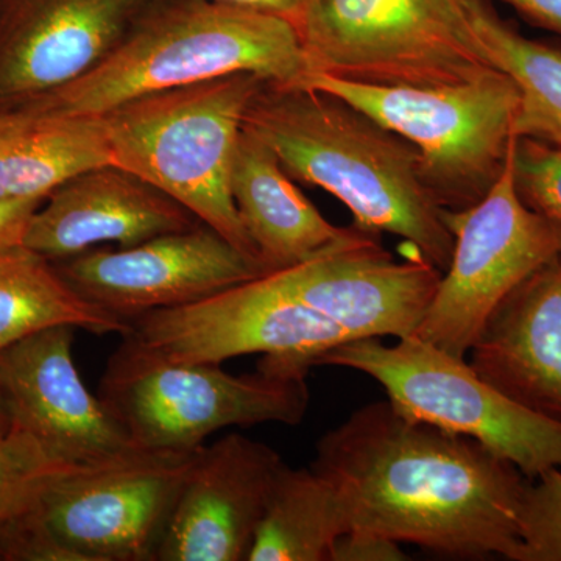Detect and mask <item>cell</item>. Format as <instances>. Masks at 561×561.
Wrapping results in <instances>:
<instances>
[{
	"label": "cell",
	"mask_w": 561,
	"mask_h": 561,
	"mask_svg": "<svg viewBox=\"0 0 561 561\" xmlns=\"http://www.w3.org/2000/svg\"><path fill=\"white\" fill-rule=\"evenodd\" d=\"M33 114L0 153V198H46L73 176L113 164L103 114Z\"/></svg>",
	"instance_id": "obj_20"
},
{
	"label": "cell",
	"mask_w": 561,
	"mask_h": 561,
	"mask_svg": "<svg viewBox=\"0 0 561 561\" xmlns=\"http://www.w3.org/2000/svg\"><path fill=\"white\" fill-rule=\"evenodd\" d=\"M262 84L256 76L234 73L139 95L103 114L113 165L164 192L254 261L232 201L231 172Z\"/></svg>",
	"instance_id": "obj_4"
},
{
	"label": "cell",
	"mask_w": 561,
	"mask_h": 561,
	"mask_svg": "<svg viewBox=\"0 0 561 561\" xmlns=\"http://www.w3.org/2000/svg\"><path fill=\"white\" fill-rule=\"evenodd\" d=\"M516 190L529 208L561 220V147L535 139H516Z\"/></svg>",
	"instance_id": "obj_26"
},
{
	"label": "cell",
	"mask_w": 561,
	"mask_h": 561,
	"mask_svg": "<svg viewBox=\"0 0 561 561\" xmlns=\"http://www.w3.org/2000/svg\"><path fill=\"white\" fill-rule=\"evenodd\" d=\"M378 236L357 241L264 278L280 294L337 324L351 341L415 334L443 275L416 253L394 261Z\"/></svg>",
	"instance_id": "obj_14"
},
{
	"label": "cell",
	"mask_w": 561,
	"mask_h": 561,
	"mask_svg": "<svg viewBox=\"0 0 561 561\" xmlns=\"http://www.w3.org/2000/svg\"><path fill=\"white\" fill-rule=\"evenodd\" d=\"M46 198H0V253L24 247L33 214Z\"/></svg>",
	"instance_id": "obj_29"
},
{
	"label": "cell",
	"mask_w": 561,
	"mask_h": 561,
	"mask_svg": "<svg viewBox=\"0 0 561 561\" xmlns=\"http://www.w3.org/2000/svg\"><path fill=\"white\" fill-rule=\"evenodd\" d=\"M231 195L264 275L316 260L365 234L324 219L245 124L232 164Z\"/></svg>",
	"instance_id": "obj_19"
},
{
	"label": "cell",
	"mask_w": 561,
	"mask_h": 561,
	"mask_svg": "<svg viewBox=\"0 0 561 561\" xmlns=\"http://www.w3.org/2000/svg\"><path fill=\"white\" fill-rule=\"evenodd\" d=\"M345 534L348 519L334 485L312 468L284 463L247 560L331 561Z\"/></svg>",
	"instance_id": "obj_22"
},
{
	"label": "cell",
	"mask_w": 561,
	"mask_h": 561,
	"mask_svg": "<svg viewBox=\"0 0 561 561\" xmlns=\"http://www.w3.org/2000/svg\"><path fill=\"white\" fill-rule=\"evenodd\" d=\"M58 272L81 297L127 321L264 276L260 262L203 224L138 245L84 251Z\"/></svg>",
	"instance_id": "obj_12"
},
{
	"label": "cell",
	"mask_w": 561,
	"mask_h": 561,
	"mask_svg": "<svg viewBox=\"0 0 561 561\" xmlns=\"http://www.w3.org/2000/svg\"><path fill=\"white\" fill-rule=\"evenodd\" d=\"M470 11L491 61L518 88L513 135L561 147V51L513 31L483 0Z\"/></svg>",
	"instance_id": "obj_23"
},
{
	"label": "cell",
	"mask_w": 561,
	"mask_h": 561,
	"mask_svg": "<svg viewBox=\"0 0 561 561\" xmlns=\"http://www.w3.org/2000/svg\"><path fill=\"white\" fill-rule=\"evenodd\" d=\"M519 561H561V470L529 481L519 513Z\"/></svg>",
	"instance_id": "obj_25"
},
{
	"label": "cell",
	"mask_w": 561,
	"mask_h": 561,
	"mask_svg": "<svg viewBox=\"0 0 561 561\" xmlns=\"http://www.w3.org/2000/svg\"><path fill=\"white\" fill-rule=\"evenodd\" d=\"M408 559L401 542L368 534L348 531L342 535L332 549L331 561H402Z\"/></svg>",
	"instance_id": "obj_28"
},
{
	"label": "cell",
	"mask_w": 561,
	"mask_h": 561,
	"mask_svg": "<svg viewBox=\"0 0 561 561\" xmlns=\"http://www.w3.org/2000/svg\"><path fill=\"white\" fill-rule=\"evenodd\" d=\"M0 413H2V415H5V412H3L2 398H0Z\"/></svg>",
	"instance_id": "obj_33"
},
{
	"label": "cell",
	"mask_w": 561,
	"mask_h": 561,
	"mask_svg": "<svg viewBox=\"0 0 561 561\" xmlns=\"http://www.w3.org/2000/svg\"><path fill=\"white\" fill-rule=\"evenodd\" d=\"M202 448L138 449L105 463L70 468L44 490L36 512L77 561H157Z\"/></svg>",
	"instance_id": "obj_10"
},
{
	"label": "cell",
	"mask_w": 561,
	"mask_h": 561,
	"mask_svg": "<svg viewBox=\"0 0 561 561\" xmlns=\"http://www.w3.org/2000/svg\"><path fill=\"white\" fill-rule=\"evenodd\" d=\"M298 31L311 72L342 79L432 87L500 70L470 0H308Z\"/></svg>",
	"instance_id": "obj_7"
},
{
	"label": "cell",
	"mask_w": 561,
	"mask_h": 561,
	"mask_svg": "<svg viewBox=\"0 0 561 561\" xmlns=\"http://www.w3.org/2000/svg\"><path fill=\"white\" fill-rule=\"evenodd\" d=\"M470 356L502 393L561 420V253L501 302Z\"/></svg>",
	"instance_id": "obj_18"
},
{
	"label": "cell",
	"mask_w": 561,
	"mask_h": 561,
	"mask_svg": "<svg viewBox=\"0 0 561 561\" xmlns=\"http://www.w3.org/2000/svg\"><path fill=\"white\" fill-rule=\"evenodd\" d=\"M73 330L49 328L0 353V398L14 430L51 460L91 467L138 451L73 362Z\"/></svg>",
	"instance_id": "obj_13"
},
{
	"label": "cell",
	"mask_w": 561,
	"mask_h": 561,
	"mask_svg": "<svg viewBox=\"0 0 561 561\" xmlns=\"http://www.w3.org/2000/svg\"><path fill=\"white\" fill-rule=\"evenodd\" d=\"M149 0H3L0 110H13L94 69L133 31Z\"/></svg>",
	"instance_id": "obj_15"
},
{
	"label": "cell",
	"mask_w": 561,
	"mask_h": 561,
	"mask_svg": "<svg viewBox=\"0 0 561 561\" xmlns=\"http://www.w3.org/2000/svg\"><path fill=\"white\" fill-rule=\"evenodd\" d=\"M527 20L561 35V0H502Z\"/></svg>",
	"instance_id": "obj_30"
},
{
	"label": "cell",
	"mask_w": 561,
	"mask_h": 561,
	"mask_svg": "<svg viewBox=\"0 0 561 561\" xmlns=\"http://www.w3.org/2000/svg\"><path fill=\"white\" fill-rule=\"evenodd\" d=\"M127 332L165 359L221 365L262 354L309 371L321 354L351 339L342 328L280 294L264 276L180 308L144 313Z\"/></svg>",
	"instance_id": "obj_11"
},
{
	"label": "cell",
	"mask_w": 561,
	"mask_h": 561,
	"mask_svg": "<svg viewBox=\"0 0 561 561\" xmlns=\"http://www.w3.org/2000/svg\"><path fill=\"white\" fill-rule=\"evenodd\" d=\"M122 337L99 398L140 451H194L225 427L298 424L308 412L306 373L260 362L256 373L234 376L216 364L165 359Z\"/></svg>",
	"instance_id": "obj_5"
},
{
	"label": "cell",
	"mask_w": 561,
	"mask_h": 561,
	"mask_svg": "<svg viewBox=\"0 0 561 561\" xmlns=\"http://www.w3.org/2000/svg\"><path fill=\"white\" fill-rule=\"evenodd\" d=\"M57 327L99 335H124L131 330L130 321L81 297L58 268L35 251L21 247L0 253V353Z\"/></svg>",
	"instance_id": "obj_21"
},
{
	"label": "cell",
	"mask_w": 561,
	"mask_h": 561,
	"mask_svg": "<svg viewBox=\"0 0 561 561\" xmlns=\"http://www.w3.org/2000/svg\"><path fill=\"white\" fill-rule=\"evenodd\" d=\"M283 465L271 446L236 432L203 446L157 561L247 560Z\"/></svg>",
	"instance_id": "obj_16"
},
{
	"label": "cell",
	"mask_w": 561,
	"mask_h": 561,
	"mask_svg": "<svg viewBox=\"0 0 561 561\" xmlns=\"http://www.w3.org/2000/svg\"><path fill=\"white\" fill-rule=\"evenodd\" d=\"M210 2L227 3V5L278 14V16L286 18V20L297 24V27L300 24L306 5H308V0H210Z\"/></svg>",
	"instance_id": "obj_31"
},
{
	"label": "cell",
	"mask_w": 561,
	"mask_h": 561,
	"mask_svg": "<svg viewBox=\"0 0 561 561\" xmlns=\"http://www.w3.org/2000/svg\"><path fill=\"white\" fill-rule=\"evenodd\" d=\"M295 87L335 95L419 151L438 205L470 208L500 179L513 139L519 92L501 70L460 83L382 84L309 72Z\"/></svg>",
	"instance_id": "obj_6"
},
{
	"label": "cell",
	"mask_w": 561,
	"mask_h": 561,
	"mask_svg": "<svg viewBox=\"0 0 561 561\" xmlns=\"http://www.w3.org/2000/svg\"><path fill=\"white\" fill-rule=\"evenodd\" d=\"M201 224L164 192L108 164L50 192L33 214L24 247L46 260L66 261L103 243L124 249Z\"/></svg>",
	"instance_id": "obj_17"
},
{
	"label": "cell",
	"mask_w": 561,
	"mask_h": 561,
	"mask_svg": "<svg viewBox=\"0 0 561 561\" xmlns=\"http://www.w3.org/2000/svg\"><path fill=\"white\" fill-rule=\"evenodd\" d=\"M516 139L481 202L443 210L453 256L415 335L459 359L470 354L501 302L561 253V220L529 208L516 190Z\"/></svg>",
	"instance_id": "obj_9"
},
{
	"label": "cell",
	"mask_w": 561,
	"mask_h": 561,
	"mask_svg": "<svg viewBox=\"0 0 561 561\" xmlns=\"http://www.w3.org/2000/svg\"><path fill=\"white\" fill-rule=\"evenodd\" d=\"M69 465L51 460L0 413V527L36 508L41 494Z\"/></svg>",
	"instance_id": "obj_24"
},
{
	"label": "cell",
	"mask_w": 561,
	"mask_h": 561,
	"mask_svg": "<svg viewBox=\"0 0 561 561\" xmlns=\"http://www.w3.org/2000/svg\"><path fill=\"white\" fill-rule=\"evenodd\" d=\"M245 127L295 180L351 210L357 230L398 236L445 272L454 238L424 180L419 151L379 122L327 92L262 84Z\"/></svg>",
	"instance_id": "obj_2"
},
{
	"label": "cell",
	"mask_w": 561,
	"mask_h": 561,
	"mask_svg": "<svg viewBox=\"0 0 561 561\" xmlns=\"http://www.w3.org/2000/svg\"><path fill=\"white\" fill-rule=\"evenodd\" d=\"M311 468L337 490L348 531L451 559L519 561L530 479L481 443L409 419L389 400L324 434Z\"/></svg>",
	"instance_id": "obj_1"
},
{
	"label": "cell",
	"mask_w": 561,
	"mask_h": 561,
	"mask_svg": "<svg viewBox=\"0 0 561 561\" xmlns=\"http://www.w3.org/2000/svg\"><path fill=\"white\" fill-rule=\"evenodd\" d=\"M35 114L25 110H0V153L22 135L32 122Z\"/></svg>",
	"instance_id": "obj_32"
},
{
	"label": "cell",
	"mask_w": 561,
	"mask_h": 561,
	"mask_svg": "<svg viewBox=\"0 0 561 561\" xmlns=\"http://www.w3.org/2000/svg\"><path fill=\"white\" fill-rule=\"evenodd\" d=\"M311 72L297 24L227 3H187L142 21L83 77L13 110L105 114L150 92L234 73L295 87Z\"/></svg>",
	"instance_id": "obj_3"
},
{
	"label": "cell",
	"mask_w": 561,
	"mask_h": 561,
	"mask_svg": "<svg viewBox=\"0 0 561 561\" xmlns=\"http://www.w3.org/2000/svg\"><path fill=\"white\" fill-rule=\"evenodd\" d=\"M0 560L77 561L47 529L36 508L0 527Z\"/></svg>",
	"instance_id": "obj_27"
},
{
	"label": "cell",
	"mask_w": 561,
	"mask_h": 561,
	"mask_svg": "<svg viewBox=\"0 0 561 561\" xmlns=\"http://www.w3.org/2000/svg\"><path fill=\"white\" fill-rule=\"evenodd\" d=\"M365 373L409 419L470 437L512 461L527 479L561 470V420L519 404L481 378L470 362L415 334L386 345L379 337L343 342L313 362Z\"/></svg>",
	"instance_id": "obj_8"
}]
</instances>
